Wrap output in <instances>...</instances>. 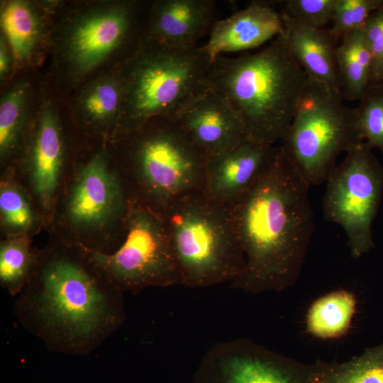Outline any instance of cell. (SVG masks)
<instances>
[{"mask_svg":"<svg viewBox=\"0 0 383 383\" xmlns=\"http://www.w3.org/2000/svg\"><path fill=\"white\" fill-rule=\"evenodd\" d=\"M362 30L372 58V84L383 83V3L372 13Z\"/></svg>","mask_w":383,"mask_h":383,"instance_id":"30","label":"cell"},{"mask_svg":"<svg viewBox=\"0 0 383 383\" xmlns=\"http://www.w3.org/2000/svg\"><path fill=\"white\" fill-rule=\"evenodd\" d=\"M193 383H309L308 364L245 338L218 343L202 357Z\"/></svg>","mask_w":383,"mask_h":383,"instance_id":"12","label":"cell"},{"mask_svg":"<svg viewBox=\"0 0 383 383\" xmlns=\"http://www.w3.org/2000/svg\"><path fill=\"white\" fill-rule=\"evenodd\" d=\"M29 85L16 83L0 100V157L4 165L21 149L26 133Z\"/></svg>","mask_w":383,"mask_h":383,"instance_id":"25","label":"cell"},{"mask_svg":"<svg viewBox=\"0 0 383 383\" xmlns=\"http://www.w3.org/2000/svg\"><path fill=\"white\" fill-rule=\"evenodd\" d=\"M216 1L159 0L148 11L145 39L182 50L195 48L216 22Z\"/></svg>","mask_w":383,"mask_h":383,"instance_id":"16","label":"cell"},{"mask_svg":"<svg viewBox=\"0 0 383 383\" xmlns=\"http://www.w3.org/2000/svg\"><path fill=\"white\" fill-rule=\"evenodd\" d=\"M211 58L202 46L170 48L145 39L121 64L123 99L115 140L160 116H175L206 86Z\"/></svg>","mask_w":383,"mask_h":383,"instance_id":"6","label":"cell"},{"mask_svg":"<svg viewBox=\"0 0 383 383\" xmlns=\"http://www.w3.org/2000/svg\"><path fill=\"white\" fill-rule=\"evenodd\" d=\"M123 242L113 252L82 249L104 277L123 293L133 294L150 287L181 285L170 235L161 215L132 197Z\"/></svg>","mask_w":383,"mask_h":383,"instance_id":"10","label":"cell"},{"mask_svg":"<svg viewBox=\"0 0 383 383\" xmlns=\"http://www.w3.org/2000/svg\"><path fill=\"white\" fill-rule=\"evenodd\" d=\"M120 65L111 74H106L87 84L74 104L77 120L84 129L101 135H110L113 139L123 99Z\"/></svg>","mask_w":383,"mask_h":383,"instance_id":"19","label":"cell"},{"mask_svg":"<svg viewBox=\"0 0 383 383\" xmlns=\"http://www.w3.org/2000/svg\"><path fill=\"white\" fill-rule=\"evenodd\" d=\"M117 162L132 196L162 215L175 201L203 192L207 157L175 117L152 118L117 140Z\"/></svg>","mask_w":383,"mask_h":383,"instance_id":"4","label":"cell"},{"mask_svg":"<svg viewBox=\"0 0 383 383\" xmlns=\"http://www.w3.org/2000/svg\"><path fill=\"white\" fill-rule=\"evenodd\" d=\"M335 63L343 97L360 101L372 79V58L362 28L342 38Z\"/></svg>","mask_w":383,"mask_h":383,"instance_id":"22","label":"cell"},{"mask_svg":"<svg viewBox=\"0 0 383 383\" xmlns=\"http://www.w3.org/2000/svg\"><path fill=\"white\" fill-rule=\"evenodd\" d=\"M23 148L19 171L13 170L30 194L44 224L50 225L69 172L63 130L51 105L43 106L38 113Z\"/></svg>","mask_w":383,"mask_h":383,"instance_id":"13","label":"cell"},{"mask_svg":"<svg viewBox=\"0 0 383 383\" xmlns=\"http://www.w3.org/2000/svg\"><path fill=\"white\" fill-rule=\"evenodd\" d=\"M0 223L3 238H31L45 225L30 194L12 168L6 170L1 179Z\"/></svg>","mask_w":383,"mask_h":383,"instance_id":"20","label":"cell"},{"mask_svg":"<svg viewBox=\"0 0 383 383\" xmlns=\"http://www.w3.org/2000/svg\"><path fill=\"white\" fill-rule=\"evenodd\" d=\"M40 250L33 248L31 238H5L0 243V284L16 296L30 279L38 264Z\"/></svg>","mask_w":383,"mask_h":383,"instance_id":"26","label":"cell"},{"mask_svg":"<svg viewBox=\"0 0 383 383\" xmlns=\"http://www.w3.org/2000/svg\"><path fill=\"white\" fill-rule=\"evenodd\" d=\"M372 149L360 142L345 152L326 180L323 199L326 219L343 228L354 257L374 247L372 225L383 192V167Z\"/></svg>","mask_w":383,"mask_h":383,"instance_id":"11","label":"cell"},{"mask_svg":"<svg viewBox=\"0 0 383 383\" xmlns=\"http://www.w3.org/2000/svg\"><path fill=\"white\" fill-rule=\"evenodd\" d=\"M341 93L309 77L296 113L281 138L285 157L304 182H326L338 156L360 140L354 109Z\"/></svg>","mask_w":383,"mask_h":383,"instance_id":"8","label":"cell"},{"mask_svg":"<svg viewBox=\"0 0 383 383\" xmlns=\"http://www.w3.org/2000/svg\"><path fill=\"white\" fill-rule=\"evenodd\" d=\"M282 19L289 48L299 65L309 78L341 93L335 63V40L328 30Z\"/></svg>","mask_w":383,"mask_h":383,"instance_id":"18","label":"cell"},{"mask_svg":"<svg viewBox=\"0 0 383 383\" xmlns=\"http://www.w3.org/2000/svg\"><path fill=\"white\" fill-rule=\"evenodd\" d=\"M308 81L284 32L257 52L217 56L205 80L236 113L248 140L272 145L288 129Z\"/></svg>","mask_w":383,"mask_h":383,"instance_id":"3","label":"cell"},{"mask_svg":"<svg viewBox=\"0 0 383 383\" xmlns=\"http://www.w3.org/2000/svg\"><path fill=\"white\" fill-rule=\"evenodd\" d=\"M132 194L117 162L96 152L70 170L50 225L54 237L82 249L111 253L125 237Z\"/></svg>","mask_w":383,"mask_h":383,"instance_id":"5","label":"cell"},{"mask_svg":"<svg viewBox=\"0 0 383 383\" xmlns=\"http://www.w3.org/2000/svg\"><path fill=\"white\" fill-rule=\"evenodd\" d=\"M354 109L359 138L383 153V83L372 84Z\"/></svg>","mask_w":383,"mask_h":383,"instance_id":"27","label":"cell"},{"mask_svg":"<svg viewBox=\"0 0 383 383\" xmlns=\"http://www.w3.org/2000/svg\"><path fill=\"white\" fill-rule=\"evenodd\" d=\"M309 383H383V344L349 360L308 364Z\"/></svg>","mask_w":383,"mask_h":383,"instance_id":"23","label":"cell"},{"mask_svg":"<svg viewBox=\"0 0 383 383\" xmlns=\"http://www.w3.org/2000/svg\"><path fill=\"white\" fill-rule=\"evenodd\" d=\"M283 2L279 12L282 17L323 28L332 21L336 0H287Z\"/></svg>","mask_w":383,"mask_h":383,"instance_id":"29","label":"cell"},{"mask_svg":"<svg viewBox=\"0 0 383 383\" xmlns=\"http://www.w3.org/2000/svg\"><path fill=\"white\" fill-rule=\"evenodd\" d=\"M355 296L345 289L329 292L311 305L306 318V328L313 336L329 339L345 334L356 310Z\"/></svg>","mask_w":383,"mask_h":383,"instance_id":"24","label":"cell"},{"mask_svg":"<svg viewBox=\"0 0 383 383\" xmlns=\"http://www.w3.org/2000/svg\"><path fill=\"white\" fill-rule=\"evenodd\" d=\"M123 296L82 249L53 238L40 250L35 270L13 308L23 328L49 350L83 355L123 323Z\"/></svg>","mask_w":383,"mask_h":383,"instance_id":"1","label":"cell"},{"mask_svg":"<svg viewBox=\"0 0 383 383\" xmlns=\"http://www.w3.org/2000/svg\"><path fill=\"white\" fill-rule=\"evenodd\" d=\"M147 16L135 1L99 3L74 12L62 23L56 43L66 76L82 79L111 55L123 53L128 60L145 40Z\"/></svg>","mask_w":383,"mask_h":383,"instance_id":"9","label":"cell"},{"mask_svg":"<svg viewBox=\"0 0 383 383\" xmlns=\"http://www.w3.org/2000/svg\"><path fill=\"white\" fill-rule=\"evenodd\" d=\"M278 147L246 140L207 157L203 192L213 201L233 206L265 172Z\"/></svg>","mask_w":383,"mask_h":383,"instance_id":"14","label":"cell"},{"mask_svg":"<svg viewBox=\"0 0 383 383\" xmlns=\"http://www.w3.org/2000/svg\"><path fill=\"white\" fill-rule=\"evenodd\" d=\"M162 216L181 285L203 288L241 274L245 257L230 207L197 192L175 201Z\"/></svg>","mask_w":383,"mask_h":383,"instance_id":"7","label":"cell"},{"mask_svg":"<svg viewBox=\"0 0 383 383\" xmlns=\"http://www.w3.org/2000/svg\"><path fill=\"white\" fill-rule=\"evenodd\" d=\"M8 45L5 37L1 36L0 40V77L1 79L6 77L11 67V56Z\"/></svg>","mask_w":383,"mask_h":383,"instance_id":"31","label":"cell"},{"mask_svg":"<svg viewBox=\"0 0 383 383\" xmlns=\"http://www.w3.org/2000/svg\"><path fill=\"white\" fill-rule=\"evenodd\" d=\"M383 0H336L330 35L336 41L362 28Z\"/></svg>","mask_w":383,"mask_h":383,"instance_id":"28","label":"cell"},{"mask_svg":"<svg viewBox=\"0 0 383 383\" xmlns=\"http://www.w3.org/2000/svg\"><path fill=\"white\" fill-rule=\"evenodd\" d=\"M284 32L280 13L270 3L253 1L229 17L216 21L202 47L213 61L223 53L257 48Z\"/></svg>","mask_w":383,"mask_h":383,"instance_id":"17","label":"cell"},{"mask_svg":"<svg viewBox=\"0 0 383 383\" xmlns=\"http://www.w3.org/2000/svg\"><path fill=\"white\" fill-rule=\"evenodd\" d=\"M174 117L207 157L248 140L234 111L206 85Z\"/></svg>","mask_w":383,"mask_h":383,"instance_id":"15","label":"cell"},{"mask_svg":"<svg viewBox=\"0 0 383 383\" xmlns=\"http://www.w3.org/2000/svg\"><path fill=\"white\" fill-rule=\"evenodd\" d=\"M309 188L278 147L270 167L230 207L245 257L231 288L257 294L296 282L314 229Z\"/></svg>","mask_w":383,"mask_h":383,"instance_id":"2","label":"cell"},{"mask_svg":"<svg viewBox=\"0 0 383 383\" xmlns=\"http://www.w3.org/2000/svg\"><path fill=\"white\" fill-rule=\"evenodd\" d=\"M1 26L13 55L26 63L37 52L44 34L43 15L31 2L12 0L3 4Z\"/></svg>","mask_w":383,"mask_h":383,"instance_id":"21","label":"cell"}]
</instances>
